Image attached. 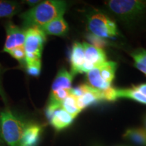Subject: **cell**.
<instances>
[{"label":"cell","instance_id":"obj_1","mask_svg":"<svg viewBox=\"0 0 146 146\" xmlns=\"http://www.w3.org/2000/svg\"><path fill=\"white\" fill-rule=\"evenodd\" d=\"M67 3L60 0L42 1L20 15L25 29L44 26L60 16H63Z\"/></svg>","mask_w":146,"mask_h":146},{"label":"cell","instance_id":"obj_2","mask_svg":"<svg viewBox=\"0 0 146 146\" xmlns=\"http://www.w3.org/2000/svg\"><path fill=\"white\" fill-rule=\"evenodd\" d=\"M26 124L9 110L0 113L1 138L9 146H20Z\"/></svg>","mask_w":146,"mask_h":146},{"label":"cell","instance_id":"obj_3","mask_svg":"<svg viewBox=\"0 0 146 146\" xmlns=\"http://www.w3.org/2000/svg\"><path fill=\"white\" fill-rule=\"evenodd\" d=\"M106 5L111 12L127 21L135 19L146 10V1L143 0H111Z\"/></svg>","mask_w":146,"mask_h":146},{"label":"cell","instance_id":"obj_4","mask_svg":"<svg viewBox=\"0 0 146 146\" xmlns=\"http://www.w3.org/2000/svg\"><path fill=\"white\" fill-rule=\"evenodd\" d=\"M46 40V35L39 28L26 29L24 47L26 53L25 64L41 61L42 51Z\"/></svg>","mask_w":146,"mask_h":146},{"label":"cell","instance_id":"obj_5","mask_svg":"<svg viewBox=\"0 0 146 146\" xmlns=\"http://www.w3.org/2000/svg\"><path fill=\"white\" fill-rule=\"evenodd\" d=\"M87 25L91 34L103 39L115 38L118 35L116 23L105 14L100 12L89 15Z\"/></svg>","mask_w":146,"mask_h":146},{"label":"cell","instance_id":"obj_6","mask_svg":"<svg viewBox=\"0 0 146 146\" xmlns=\"http://www.w3.org/2000/svg\"><path fill=\"white\" fill-rule=\"evenodd\" d=\"M85 50V62L81 68V73L88 72L95 67L99 66L107 62L104 51L87 43H83Z\"/></svg>","mask_w":146,"mask_h":146},{"label":"cell","instance_id":"obj_7","mask_svg":"<svg viewBox=\"0 0 146 146\" xmlns=\"http://www.w3.org/2000/svg\"><path fill=\"white\" fill-rule=\"evenodd\" d=\"M6 39L3 51L8 53L12 49L24 46L26 30L16 26L12 22L9 21L5 25Z\"/></svg>","mask_w":146,"mask_h":146},{"label":"cell","instance_id":"obj_8","mask_svg":"<svg viewBox=\"0 0 146 146\" xmlns=\"http://www.w3.org/2000/svg\"><path fill=\"white\" fill-rule=\"evenodd\" d=\"M47 118L52 127L57 131H61L69 127L74 120V118L65 111L62 107L58 108Z\"/></svg>","mask_w":146,"mask_h":146},{"label":"cell","instance_id":"obj_9","mask_svg":"<svg viewBox=\"0 0 146 146\" xmlns=\"http://www.w3.org/2000/svg\"><path fill=\"white\" fill-rule=\"evenodd\" d=\"M71 73L75 75L78 73H81V68L85 62V50L83 43L75 42L72 45L70 54Z\"/></svg>","mask_w":146,"mask_h":146},{"label":"cell","instance_id":"obj_10","mask_svg":"<svg viewBox=\"0 0 146 146\" xmlns=\"http://www.w3.org/2000/svg\"><path fill=\"white\" fill-rule=\"evenodd\" d=\"M44 33L49 35L58 36H64L68 33L69 27L63 16H60L47 25L39 28Z\"/></svg>","mask_w":146,"mask_h":146},{"label":"cell","instance_id":"obj_11","mask_svg":"<svg viewBox=\"0 0 146 146\" xmlns=\"http://www.w3.org/2000/svg\"><path fill=\"white\" fill-rule=\"evenodd\" d=\"M41 127L35 124L29 125L25 128L20 146H36L39 142Z\"/></svg>","mask_w":146,"mask_h":146},{"label":"cell","instance_id":"obj_12","mask_svg":"<svg viewBox=\"0 0 146 146\" xmlns=\"http://www.w3.org/2000/svg\"><path fill=\"white\" fill-rule=\"evenodd\" d=\"M101 100H102L101 91L97 90L88 85L86 92L77 98V103L78 108L82 111L85 108L90 106Z\"/></svg>","mask_w":146,"mask_h":146},{"label":"cell","instance_id":"obj_13","mask_svg":"<svg viewBox=\"0 0 146 146\" xmlns=\"http://www.w3.org/2000/svg\"><path fill=\"white\" fill-rule=\"evenodd\" d=\"M74 75L64 68L60 69L55 78L52 85V90L54 91L60 89H70Z\"/></svg>","mask_w":146,"mask_h":146},{"label":"cell","instance_id":"obj_14","mask_svg":"<svg viewBox=\"0 0 146 146\" xmlns=\"http://www.w3.org/2000/svg\"><path fill=\"white\" fill-rule=\"evenodd\" d=\"M87 85L97 90L102 91L110 87L102 78L99 66L95 67L87 72Z\"/></svg>","mask_w":146,"mask_h":146},{"label":"cell","instance_id":"obj_15","mask_svg":"<svg viewBox=\"0 0 146 146\" xmlns=\"http://www.w3.org/2000/svg\"><path fill=\"white\" fill-rule=\"evenodd\" d=\"M117 98H127L146 105V96L132 87L129 89H116Z\"/></svg>","mask_w":146,"mask_h":146},{"label":"cell","instance_id":"obj_16","mask_svg":"<svg viewBox=\"0 0 146 146\" xmlns=\"http://www.w3.org/2000/svg\"><path fill=\"white\" fill-rule=\"evenodd\" d=\"M21 6L17 2L12 1H0V18H11L18 14Z\"/></svg>","mask_w":146,"mask_h":146},{"label":"cell","instance_id":"obj_17","mask_svg":"<svg viewBox=\"0 0 146 146\" xmlns=\"http://www.w3.org/2000/svg\"><path fill=\"white\" fill-rule=\"evenodd\" d=\"M116 67H117L116 63L112 61H107L99 66L102 78L108 85L110 86L114 78Z\"/></svg>","mask_w":146,"mask_h":146},{"label":"cell","instance_id":"obj_18","mask_svg":"<svg viewBox=\"0 0 146 146\" xmlns=\"http://www.w3.org/2000/svg\"><path fill=\"white\" fill-rule=\"evenodd\" d=\"M124 137L138 145L146 146V130L140 128L129 129L126 131Z\"/></svg>","mask_w":146,"mask_h":146},{"label":"cell","instance_id":"obj_19","mask_svg":"<svg viewBox=\"0 0 146 146\" xmlns=\"http://www.w3.org/2000/svg\"><path fill=\"white\" fill-rule=\"evenodd\" d=\"M62 107L74 118L76 117L78 114L81 112V109L78 108V106L77 98L73 95H70L64 100L62 103Z\"/></svg>","mask_w":146,"mask_h":146},{"label":"cell","instance_id":"obj_20","mask_svg":"<svg viewBox=\"0 0 146 146\" xmlns=\"http://www.w3.org/2000/svg\"><path fill=\"white\" fill-rule=\"evenodd\" d=\"M131 56L134 60L135 66L146 75V50L137 49L131 54Z\"/></svg>","mask_w":146,"mask_h":146},{"label":"cell","instance_id":"obj_21","mask_svg":"<svg viewBox=\"0 0 146 146\" xmlns=\"http://www.w3.org/2000/svg\"><path fill=\"white\" fill-rule=\"evenodd\" d=\"M70 89H60L58 90L51 91L49 104L62 105L64 100L71 95Z\"/></svg>","mask_w":146,"mask_h":146},{"label":"cell","instance_id":"obj_22","mask_svg":"<svg viewBox=\"0 0 146 146\" xmlns=\"http://www.w3.org/2000/svg\"><path fill=\"white\" fill-rule=\"evenodd\" d=\"M87 39L88 41L91 43V45L93 46L98 47V48L102 49L103 50L104 47H106L108 45V41L105 39H103V38L100 37V36H98L95 35L93 34H89L87 36Z\"/></svg>","mask_w":146,"mask_h":146},{"label":"cell","instance_id":"obj_23","mask_svg":"<svg viewBox=\"0 0 146 146\" xmlns=\"http://www.w3.org/2000/svg\"><path fill=\"white\" fill-rule=\"evenodd\" d=\"M14 59L17 60L21 64H25V58H26V53H25V47L21 46L12 49L8 52Z\"/></svg>","mask_w":146,"mask_h":146},{"label":"cell","instance_id":"obj_24","mask_svg":"<svg viewBox=\"0 0 146 146\" xmlns=\"http://www.w3.org/2000/svg\"><path fill=\"white\" fill-rule=\"evenodd\" d=\"M26 68L27 73L33 76H38L41 72V61H35L33 62L27 63Z\"/></svg>","mask_w":146,"mask_h":146},{"label":"cell","instance_id":"obj_25","mask_svg":"<svg viewBox=\"0 0 146 146\" xmlns=\"http://www.w3.org/2000/svg\"><path fill=\"white\" fill-rule=\"evenodd\" d=\"M102 100L106 101H115L118 99L116 96V89L112 87H109L108 88L101 91Z\"/></svg>","mask_w":146,"mask_h":146},{"label":"cell","instance_id":"obj_26","mask_svg":"<svg viewBox=\"0 0 146 146\" xmlns=\"http://www.w3.org/2000/svg\"><path fill=\"white\" fill-rule=\"evenodd\" d=\"M3 73V68L0 64V96L3 98V100H5V95L4 94V91L3 90L2 85H1V76Z\"/></svg>","mask_w":146,"mask_h":146},{"label":"cell","instance_id":"obj_27","mask_svg":"<svg viewBox=\"0 0 146 146\" xmlns=\"http://www.w3.org/2000/svg\"><path fill=\"white\" fill-rule=\"evenodd\" d=\"M25 2L27 4L31 5V6H35L36 5H37L38 3H40V1H38V0H28V1H25Z\"/></svg>","mask_w":146,"mask_h":146},{"label":"cell","instance_id":"obj_28","mask_svg":"<svg viewBox=\"0 0 146 146\" xmlns=\"http://www.w3.org/2000/svg\"><path fill=\"white\" fill-rule=\"evenodd\" d=\"M2 144H3V141H2V140H1V139H0V146L2 145Z\"/></svg>","mask_w":146,"mask_h":146},{"label":"cell","instance_id":"obj_29","mask_svg":"<svg viewBox=\"0 0 146 146\" xmlns=\"http://www.w3.org/2000/svg\"><path fill=\"white\" fill-rule=\"evenodd\" d=\"M145 130H146V117L145 118Z\"/></svg>","mask_w":146,"mask_h":146}]
</instances>
